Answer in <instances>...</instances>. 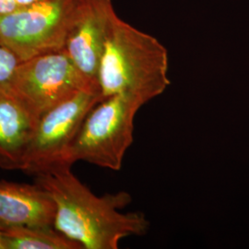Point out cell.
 Returning a JSON list of instances; mask_svg holds the SVG:
<instances>
[{
  "mask_svg": "<svg viewBox=\"0 0 249 249\" xmlns=\"http://www.w3.org/2000/svg\"><path fill=\"white\" fill-rule=\"evenodd\" d=\"M35 182L52 196L53 227L77 242L82 249H117L129 236L149 231L150 222L142 213H122L131 203L126 191L97 196L71 172V167L36 176Z\"/></svg>",
  "mask_w": 249,
  "mask_h": 249,
  "instance_id": "obj_1",
  "label": "cell"
},
{
  "mask_svg": "<svg viewBox=\"0 0 249 249\" xmlns=\"http://www.w3.org/2000/svg\"><path fill=\"white\" fill-rule=\"evenodd\" d=\"M88 0H43L0 17V43L21 61L64 50Z\"/></svg>",
  "mask_w": 249,
  "mask_h": 249,
  "instance_id": "obj_4",
  "label": "cell"
},
{
  "mask_svg": "<svg viewBox=\"0 0 249 249\" xmlns=\"http://www.w3.org/2000/svg\"><path fill=\"white\" fill-rule=\"evenodd\" d=\"M38 120L13 93L0 94V167L19 170Z\"/></svg>",
  "mask_w": 249,
  "mask_h": 249,
  "instance_id": "obj_9",
  "label": "cell"
},
{
  "mask_svg": "<svg viewBox=\"0 0 249 249\" xmlns=\"http://www.w3.org/2000/svg\"><path fill=\"white\" fill-rule=\"evenodd\" d=\"M103 100L99 89H85L42 116L22 157L20 169L37 176L71 167L66 157L89 111Z\"/></svg>",
  "mask_w": 249,
  "mask_h": 249,
  "instance_id": "obj_6",
  "label": "cell"
},
{
  "mask_svg": "<svg viewBox=\"0 0 249 249\" xmlns=\"http://www.w3.org/2000/svg\"><path fill=\"white\" fill-rule=\"evenodd\" d=\"M52 196L37 183L0 180V229L19 226H53Z\"/></svg>",
  "mask_w": 249,
  "mask_h": 249,
  "instance_id": "obj_8",
  "label": "cell"
},
{
  "mask_svg": "<svg viewBox=\"0 0 249 249\" xmlns=\"http://www.w3.org/2000/svg\"><path fill=\"white\" fill-rule=\"evenodd\" d=\"M0 249H5V248H4V243H3V238H2L1 231H0Z\"/></svg>",
  "mask_w": 249,
  "mask_h": 249,
  "instance_id": "obj_14",
  "label": "cell"
},
{
  "mask_svg": "<svg viewBox=\"0 0 249 249\" xmlns=\"http://www.w3.org/2000/svg\"><path fill=\"white\" fill-rule=\"evenodd\" d=\"M142 102L124 94L100 101L85 117L69 150L66 164L83 160L102 168L120 171L134 141V123Z\"/></svg>",
  "mask_w": 249,
  "mask_h": 249,
  "instance_id": "obj_3",
  "label": "cell"
},
{
  "mask_svg": "<svg viewBox=\"0 0 249 249\" xmlns=\"http://www.w3.org/2000/svg\"><path fill=\"white\" fill-rule=\"evenodd\" d=\"M18 9L16 0H0V17L8 16Z\"/></svg>",
  "mask_w": 249,
  "mask_h": 249,
  "instance_id": "obj_12",
  "label": "cell"
},
{
  "mask_svg": "<svg viewBox=\"0 0 249 249\" xmlns=\"http://www.w3.org/2000/svg\"><path fill=\"white\" fill-rule=\"evenodd\" d=\"M168 52L158 39L113 18L99 66L103 99L124 94L146 105L170 85Z\"/></svg>",
  "mask_w": 249,
  "mask_h": 249,
  "instance_id": "obj_2",
  "label": "cell"
},
{
  "mask_svg": "<svg viewBox=\"0 0 249 249\" xmlns=\"http://www.w3.org/2000/svg\"><path fill=\"white\" fill-rule=\"evenodd\" d=\"M21 60L9 47L0 43V94L12 93V85Z\"/></svg>",
  "mask_w": 249,
  "mask_h": 249,
  "instance_id": "obj_11",
  "label": "cell"
},
{
  "mask_svg": "<svg viewBox=\"0 0 249 249\" xmlns=\"http://www.w3.org/2000/svg\"><path fill=\"white\" fill-rule=\"evenodd\" d=\"M0 231L5 249H82L53 226H19Z\"/></svg>",
  "mask_w": 249,
  "mask_h": 249,
  "instance_id": "obj_10",
  "label": "cell"
},
{
  "mask_svg": "<svg viewBox=\"0 0 249 249\" xmlns=\"http://www.w3.org/2000/svg\"><path fill=\"white\" fill-rule=\"evenodd\" d=\"M116 15L112 0H88L64 47L79 71L98 86L100 61Z\"/></svg>",
  "mask_w": 249,
  "mask_h": 249,
  "instance_id": "obj_7",
  "label": "cell"
},
{
  "mask_svg": "<svg viewBox=\"0 0 249 249\" xmlns=\"http://www.w3.org/2000/svg\"><path fill=\"white\" fill-rule=\"evenodd\" d=\"M40 1H43V0H16V3L18 5V9H20V8H24V7L34 5V4H36Z\"/></svg>",
  "mask_w": 249,
  "mask_h": 249,
  "instance_id": "obj_13",
  "label": "cell"
},
{
  "mask_svg": "<svg viewBox=\"0 0 249 249\" xmlns=\"http://www.w3.org/2000/svg\"><path fill=\"white\" fill-rule=\"evenodd\" d=\"M85 89H99L64 50L40 54L18 65L12 93L39 119Z\"/></svg>",
  "mask_w": 249,
  "mask_h": 249,
  "instance_id": "obj_5",
  "label": "cell"
}]
</instances>
